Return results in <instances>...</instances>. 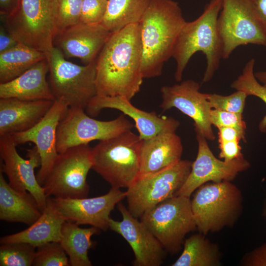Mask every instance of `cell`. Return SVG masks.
Instances as JSON below:
<instances>
[{"instance_id":"obj_7","label":"cell","mask_w":266,"mask_h":266,"mask_svg":"<svg viewBox=\"0 0 266 266\" xmlns=\"http://www.w3.org/2000/svg\"><path fill=\"white\" fill-rule=\"evenodd\" d=\"M46 54L50 87L55 100H62L69 107L85 109L97 95L96 60L79 66L66 60L63 53L54 46Z\"/></svg>"},{"instance_id":"obj_27","label":"cell","mask_w":266,"mask_h":266,"mask_svg":"<svg viewBox=\"0 0 266 266\" xmlns=\"http://www.w3.org/2000/svg\"><path fill=\"white\" fill-rule=\"evenodd\" d=\"M46 54L23 44L0 53V83L17 78L39 62Z\"/></svg>"},{"instance_id":"obj_8","label":"cell","mask_w":266,"mask_h":266,"mask_svg":"<svg viewBox=\"0 0 266 266\" xmlns=\"http://www.w3.org/2000/svg\"><path fill=\"white\" fill-rule=\"evenodd\" d=\"M192 164L190 161L181 160L162 170L139 175L126 191L130 213L140 218L161 202L175 196L187 179Z\"/></svg>"},{"instance_id":"obj_21","label":"cell","mask_w":266,"mask_h":266,"mask_svg":"<svg viewBox=\"0 0 266 266\" xmlns=\"http://www.w3.org/2000/svg\"><path fill=\"white\" fill-rule=\"evenodd\" d=\"M54 101L0 98V136L31 129L44 117Z\"/></svg>"},{"instance_id":"obj_41","label":"cell","mask_w":266,"mask_h":266,"mask_svg":"<svg viewBox=\"0 0 266 266\" xmlns=\"http://www.w3.org/2000/svg\"><path fill=\"white\" fill-rule=\"evenodd\" d=\"M256 13L266 29V0H253Z\"/></svg>"},{"instance_id":"obj_25","label":"cell","mask_w":266,"mask_h":266,"mask_svg":"<svg viewBox=\"0 0 266 266\" xmlns=\"http://www.w3.org/2000/svg\"><path fill=\"white\" fill-rule=\"evenodd\" d=\"M37 202L30 193L21 194L13 189L0 172V219L31 225L41 216Z\"/></svg>"},{"instance_id":"obj_19","label":"cell","mask_w":266,"mask_h":266,"mask_svg":"<svg viewBox=\"0 0 266 266\" xmlns=\"http://www.w3.org/2000/svg\"><path fill=\"white\" fill-rule=\"evenodd\" d=\"M104 108L121 111L133 119L141 139L151 138L165 132H175L180 126L179 121L171 117H160L155 112H146L133 105L126 97L100 96L93 97L85 108L86 113L93 117L98 115Z\"/></svg>"},{"instance_id":"obj_22","label":"cell","mask_w":266,"mask_h":266,"mask_svg":"<svg viewBox=\"0 0 266 266\" xmlns=\"http://www.w3.org/2000/svg\"><path fill=\"white\" fill-rule=\"evenodd\" d=\"M182 153V141L175 132H162L141 139L139 175L156 172L174 165L181 160Z\"/></svg>"},{"instance_id":"obj_34","label":"cell","mask_w":266,"mask_h":266,"mask_svg":"<svg viewBox=\"0 0 266 266\" xmlns=\"http://www.w3.org/2000/svg\"><path fill=\"white\" fill-rule=\"evenodd\" d=\"M83 0H58L57 32L80 23Z\"/></svg>"},{"instance_id":"obj_18","label":"cell","mask_w":266,"mask_h":266,"mask_svg":"<svg viewBox=\"0 0 266 266\" xmlns=\"http://www.w3.org/2000/svg\"><path fill=\"white\" fill-rule=\"evenodd\" d=\"M122 220L110 218L109 229L121 235L131 247L135 266H159L163 263L165 250L146 226L130 213L122 203H118Z\"/></svg>"},{"instance_id":"obj_43","label":"cell","mask_w":266,"mask_h":266,"mask_svg":"<svg viewBox=\"0 0 266 266\" xmlns=\"http://www.w3.org/2000/svg\"><path fill=\"white\" fill-rule=\"evenodd\" d=\"M256 79L262 84L266 85V70L254 72Z\"/></svg>"},{"instance_id":"obj_42","label":"cell","mask_w":266,"mask_h":266,"mask_svg":"<svg viewBox=\"0 0 266 266\" xmlns=\"http://www.w3.org/2000/svg\"><path fill=\"white\" fill-rule=\"evenodd\" d=\"M19 0H0V15L6 16L16 8Z\"/></svg>"},{"instance_id":"obj_1","label":"cell","mask_w":266,"mask_h":266,"mask_svg":"<svg viewBox=\"0 0 266 266\" xmlns=\"http://www.w3.org/2000/svg\"><path fill=\"white\" fill-rule=\"evenodd\" d=\"M142 58L139 23L112 33L96 60L97 95L131 100L142 83Z\"/></svg>"},{"instance_id":"obj_6","label":"cell","mask_w":266,"mask_h":266,"mask_svg":"<svg viewBox=\"0 0 266 266\" xmlns=\"http://www.w3.org/2000/svg\"><path fill=\"white\" fill-rule=\"evenodd\" d=\"M141 141L131 130L100 140L92 148V169L111 188H128L139 174Z\"/></svg>"},{"instance_id":"obj_33","label":"cell","mask_w":266,"mask_h":266,"mask_svg":"<svg viewBox=\"0 0 266 266\" xmlns=\"http://www.w3.org/2000/svg\"><path fill=\"white\" fill-rule=\"evenodd\" d=\"M247 95L242 91L236 90L228 96L207 94V99L212 109L242 114Z\"/></svg>"},{"instance_id":"obj_31","label":"cell","mask_w":266,"mask_h":266,"mask_svg":"<svg viewBox=\"0 0 266 266\" xmlns=\"http://www.w3.org/2000/svg\"><path fill=\"white\" fill-rule=\"evenodd\" d=\"M36 247L23 242L0 244V266H33Z\"/></svg>"},{"instance_id":"obj_26","label":"cell","mask_w":266,"mask_h":266,"mask_svg":"<svg viewBox=\"0 0 266 266\" xmlns=\"http://www.w3.org/2000/svg\"><path fill=\"white\" fill-rule=\"evenodd\" d=\"M100 230L92 226L82 228L75 223L64 222L59 242L68 256L70 266H92L88 257L89 250L93 246L91 237Z\"/></svg>"},{"instance_id":"obj_23","label":"cell","mask_w":266,"mask_h":266,"mask_svg":"<svg viewBox=\"0 0 266 266\" xmlns=\"http://www.w3.org/2000/svg\"><path fill=\"white\" fill-rule=\"evenodd\" d=\"M49 70L48 63L45 59L12 80L0 83V98L55 100L46 80Z\"/></svg>"},{"instance_id":"obj_30","label":"cell","mask_w":266,"mask_h":266,"mask_svg":"<svg viewBox=\"0 0 266 266\" xmlns=\"http://www.w3.org/2000/svg\"><path fill=\"white\" fill-rule=\"evenodd\" d=\"M255 60L251 59L245 64L241 74L233 81L231 87L236 90L242 91L248 96L260 99L266 105V85L261 83L255 77L254 71ZM259 130L266 133V114L260 121Z\"/></svg>"},{"instance_id":"obj_29","label":"cell","mask_w":266,"mask_h":266,"mask_svg":"<svg viewBox=\"0 0 266 266\" xmlns=\"http://www.w3.org/2000/svg\"><path fill=\"white\" fill-rule=\"evenodd\" d=\"M151 0H108L101 24L112 33L139 23Z\"/></svg>"},{"instance_id":"obj_35","label":"cell","mask_w":266,"mask_h":266,"mask_svg":"<svg viewBox=\"0 0 266 266\" xmlns=\"http://www.w3.org/2000/svg\"><path fill=\"white\" fill-rule=\"evenodd\" d=\"M242 114L212 109L210 122L212 125L217 128L229 127L235 129L241 135L242 140L246 142V125Z\"/></svg>"},{"instance_id":"obj_24","label":"cell","mask_w":266,"mask_h":266,"mask_svg":"<svg viewBox=\"0 0 266 266\" xmlns=\"http://www.w3.org/2000/svg\"><path fill=\"white\" fill-rule=\"evenodd\" d=\"M65 221L48 197L44 210L35 222L22 231L1 237L0 243L23 242L37 247L48 242H59Z\"/></svg>"},{"instance_id":"obj_2","label":"cell","mask_w":266,"mask_h":266,"mask_svg":"<svg viewBox=\"0 0 266 266\" xmlns=\"http://www.w3.org/2000/svg\"><path fill=\"white\" fill-rule=\"evenodd\" d=\"M187 21L179 3L173 0H151L139 22L143 78L161 75L172 57L176 38Z\"/></svg>"},{"instance_id":"obj_9","label":"cell","mask_w":266,"mask_h":266,"mask_svg":"<svg viewBox=\"0 0 266 266\" xmlns=\"http://www.w3.org/2000/svg\"><path fill=\"white\" fill-rule=\"evenodd\" d=\"M140 218L171 254L180 250L186 235L197 229L190 198L182 196H174L161 202Z\"/></svg>"},{"instance_id":"obj_13","label":"cell","mask_w":266,"mask_h":266,"mask_svg":"<svg viewBox=\"0 0 266 266\" xmlns=\"http://www.w3.org/2000/svg\"><path fill=\"white\" fill-rule=\"evenodd\" d=\"M16 147L10 135L0 136V155L3 161L0 171L6 174L13 189L21 194L30 193L42 212L47 197L34 173L35 168L41 165L38 152L34 146L27 150L28 159H25L18 154Z\"/></svg>"},{"instance_id":"obj_38","label":"cell","mask_w":266,"mask_h":266,"mask_svg":"<svg viewBox=\"0 0 266 266\" xmlns=\"http://www.w3.org/2000/svg\"><path fill=\"white\" fill-rule=\"evenodd\" d=\"M239 140H232L219 143V157L225 162H230L243 156Z\"/></svg>"},{"instance_id":"obj_44","label":"cell","mask_w":266,"mask_h":266,"mask_svg":"<svg viewBox=\"0 0 266 266\" xmlns=\"http://www.w3.org/2000/svg\"><path fill=\"white\" fill-rule=\"evenodd\" d=\"M262 215L265 218H266V198L264 200L263 208L262 211Z\"/></svg>"},{"instance_id":"obj_32","label":"cell","mask_w":266,"mask_h":266,"mask_svg":"<svg viewBox=\"0 0 266 266\" xmlns=\"http://www.w3.org/2000/svg\"><path fill=\"white\" fill-rule=\"evenodd\" d=\"M59 242H50L36 247L33 266H69L68 257Z\"/></svg>"},{"instance_id":"obj_12","label":"cell","mask_w":266,"mask_h":266,"mask_svg":"<svg viewBox=\"0 0 266 266\" xmlns=\"http://www.w3.org/2000/svg\"><path fill=\"white\" fill-rule=\"evenodd\" d=\"M85 111L83 108L69 107L60 121L56 136L58 153L92 141L115 137L134 126L124 114L112 120L100 121L92 118Z\"/></svg>"},{"instance_id":"obj_20","label":"cell","mask_w":266,"mask_h":266,"mask_svg":"<svg viewBox=\"0 0 266 266\" xmlns=\"http://www.w3.org/2000/svg\"><path fill=\"white\" fill-rule=\"evenodd\" d=\"M112 33L101 23H79L58 32L53 44L65 57L78 58L88 64L96 60Z\"/></svg>"},{"instance_id":"obj_37","label":"cell","mask_w":266,"mask_h":266,"mask_svg":"<svg viewBox=\"0 0 266 266\" xmlns=\"http://www.w3.org/2000/svg\"><path fill=\"white\" fill-rule=\"evenodd\" d=\"M239 265L244 266H266V243L245 254Z\"/></svg>"},{"instance_id":"obj_28","label":"cell","mask_w":266,"mask_h":266,"mask_svg":"<svg viewBox=\"0 0 266 266\" xmlns=\"http://www.w3.org/2000/svg\"><path fill=\"white\" fill-rule=\"evenodd\" d=\"M183 250L172 266H218L221 255L216 244L201 233L191 235L183 243Z\"/></svg>"},{"instance_id":"obj_15","label":"cell","mask_w":266,"mask_h":266,"mask_svg":"<svg viewBox=\"0 0 266 266\" xmlns=\"http://www.w3.org/2000/svg\"><path fill=\"white\" fill-rule=\"evenodd\" d=\"M198 143L197 156L192 162L190 173L185 182L175 196L190 198L200 186L209 181L221 182L233 180L239 172L250 167L244 157L230 162L221 161L216 158L209 148L207 139L196 134Z\"/></svg>"},{"instance_id":"obj_36","label":"cell","mask_w":266,"mask_h":266,"mask_svg":"<svg viewBox=\"0 0 266 266\" xmlns=\"http://www.w3.org/2000/svg\"><path fill=\"white\" fill-rule=\"evenodd\" d=\"M108 0H83L80 23H101L105 16Z\"/></svg>"},{"instance_id":"obj_3","label":"cell","mask_w":266,"mask_h":266,"mask_svg":"<svg viewBox=\"0 0 266 266\" xmlns=\"http://www.w3.org/2000/svg\"><path fill=\"white\" fill-rule=\"evenodd\" d=\"M222 6V0H210L202 14L195 20L186 22L180 32L172 53L176 63L174 78L177 82L182 80L188 63L197 52H201L206 59L202 83L209 82L218 70L223 53V41L218 27Z\"/></svg>"},{"instance_id":"obj_11","label":"cell","mask_w":266,"mask_h":266,"mask_svg":"<svg viewBox=\"0 0 266 266\" xmlns=\"http://www.w3.org/2000/svg\"><path fill=\"white\" fill-rule=\"evenodd\" d=\"M218 27L223 44V59L238 46L266 47V29L260 20L253 0H222Z\"/></svg>"},{"instance_id":"obj_4","label":"cell","mask_w":266,"mask_h":266,"mask_svg":"<svg viewBox=\"0 0 266 266\" xmlns=\"http://www.w3.org/2000/svg\"><path fill=\"white\" fill-rule=\"evenodd\" d=\"M58 0H19L2 24L19 43L46 53L57 33Z\"/></svg>"},{"instance_id":"obj_39","label":"cell","mask_w":266,"mask_h":266,"mask_svg":"<svg viewBox=\"0 0 266 266\" xmlns=\"http://www.w3.org/2000/svg\"><path fill=\"white\" fill-rule=\"evenodd\" d=\"M19 42L6 30L3 25L0 27V53L6 51Z\"/></svg>"},{"instance_id":"obj_14","label":"cell","mask_w":266,"mask_h":266,"mask_svg":"<svg viewBox=\"0 0 266 266\" xmlns=\"http://www.w3.org/2000/svg\"><path fill=\"white\" fill-rule=\"evenodd\" d=\"M200 84L191 79L161 89L162 101L160 105L163 112L175 108L191 118L194 122L196 134L213 141L215 135L210 122L212 108L207 94L200 91Z\"/></svg>"},{"instance_id":"obj_10","label":"cell","mask_w":266,"mask_h":266,"mask_svg":"<svg viewBox=\"0 0 266 266\" xmlns=\"http://www.w3.org/2000/svg\"><path fill=\"white\" fill-rule=\"evenodd\" d=\"M93 166L89 144L71 147L59 153L42 187L47 198L87 197V177Z\"/></svg>"},{"instance_id":"obj_16","label":"cell","mask_w":266,"mask_h":266,"mask_svg":"<svg viewBox=\"0 0 266 266\" xmlns=\"http://www.w3.org/2000/svg\"><path fill=\"white\" fill-rule=\"evenodd\" d=\"M68 105L62 100H56L44 117L31 129L10 134L16 146L31 142L39 154L41 165L36 178L42 186L58 155L56 146L58 126L66 114Z\"/></svg>"},{"instance_id":"obj_17","label":"cell","mask_w":266,"mask_h":266,"mask_svg":"<svg viewBox=\"0 0 266 266\" xmlns=\"http://www.w3.org/2000/svg\"><path fill=\"white\" fill-rule=\"evenodd\" d=\"M126 196V191L111 188L107 194L91 198H50L66 221L78 225H89L105 231L109 229L111 211Z\"/></svg>"},{"instance_id":"obj_5","label":"cell","mask_w":266,"mask_h":266,"mask_svg":"<svg viewBox=\"0 0 266 266\" xmlns=\"http://www.w3.org/2000/svg\"><path fill=\"white\" fill-rule=\"evenodd\" d=\"M242 202L241 191L231 181L203 184L191 200L197 229L206 235L232 227L242 213Z\"/></svg>"},{"instance_id":"obj_40","label":"cell","mask_w":266,"mask_h":266,"mask_svg":"<svg viewBox=\"0 0 266 266\" xmlns=\"http://www.w3.org/2000/svg\"><path fill=\"white\" fill-rule=\"evenodd\" d=\"M218 129V142H224L232 140L242 139L240 133L235 129L229 127H220Z\"/></svg>"}]
</instances>
